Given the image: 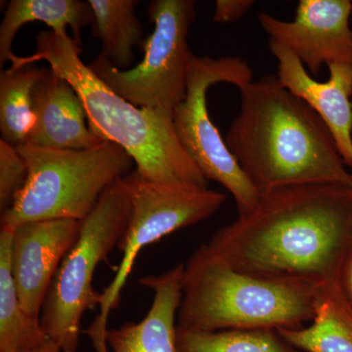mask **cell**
I'll return each mask as SVG.
<instances>
[{
    "instance_id": "1",
    "label": "cell",
    "mask_w": 352,
    "mask_h": 352,
    "mask_svg": "<svg viewBox=\"0 0 352 352\" xmlns=\"http://www.w3.org/2000/svg\"><path fill=\"white\" fill-rule=\"evenodd\" d=\"M236 270L340 283L352 256V185L309 183L261 193L256 208L207 244Z\"/></svg>"
},
{
    "instance_id": "2",
    "label": "cell",
    "mask_w": 352,
    "mask_h": 352,
    "mask_svg": "<svg viewBox=\"0 0 352 352\" xmlns=\"http://www.w3.org/2000/svg\"><path fill=\"white\" fill-rule=\"evenodd\" d=\"M240 94L226 142L259 193L309 183L351 184L327 124L277 76L252 80Z\"/></svg>"
},
{
    "instance_id": "3",
    "label": "cell",
    "mask_w": 352,
    "mask_h": 352,
    "mask_svg": "<svg viewBox=\"0 0 352 352\" xmlns=\"http://www.w3.org/2000/svg\"><path fill=\"white\" fill-rule=\"evenodd\" d=\"M80 45L68 32H41L36 52L11 56L10 69L45 61L74 87L87 113L88 126L105 142L120 146L151 182L208 188V180L183 150L173 126V112L139 108L113 91L80 59Z\"/></svg>"
},
{
    "instance_id": "4",
    "label": "cell",
    "mask_w": 352,
    "mask_h": 352,
    "mask_svg": "<svg viewBox=\"0 0 352 352\" xmlns=\"http://www.w3.org/2000/svg\"><path fill=\"white\" fill-rule=\"evenodd\" d=\"M322 284L236 270L201 245L184 264L177 325L188 330H280L314 320Z\"/></svg>"
},
{
    "instance_id": "5",
    "label": "cell",
    "mask_w": 352,
    "mask_h": 352,
    "mask_svg": "<svg viewBox=\"0 0 352 352\" xmlns=\"http://www.w3.org/2000/svg\"><path fill=\"white\" fill-rule=\"evenodd\" d=\"M28 166L24 186L1 214V226L72 219L82 222L104 192L131 173L134 161L120 146L104 142L88 150L18 146Z\"/></svg>"
},
{
    "instance_id": "6",
    "label": "cell",
    "mask_w": 352,
    "mask_h": 352,
    "mask_svg": "<svg viewBox=\"0 0 352 352\" xmlns=\"http://www.w3.org/2000/svg\"><path fill=\"white\" fill-rule=\"evenodd\" d=\"M131 201L119 180L111 185L87 219L80 236L58 270L44 300L41 325L62 352H78L83 315L99 307L94 289L95 270L118 248L126 232Z\"/></svg>"
},
{
    "instance_id": "7",
    "label": "cell",
    "mask_w": 352,
    "mask_h": 352,
    "mask_svg": "<svg viewBox=\"0 0 352 352\" xmlns=\"http://www.w3.org/2000/svg\"><path fill=\"white\" fill-rule=\"evenodd\" d=\"M119 183L131 201V212L118 245L122 261L113 281L101 293L96 318L85 331L96 352H110L106 340L109 315L119 305L139 252L164 236L208 219L226 200L214 190L154 182L136 170L120 177Z\"/></svg>"
},
{
    "instance_id": "8",
    "label": "cell",
    "mask_w": 352,
    "mask_h": 352,
    "mask_svg": "<svg viewBox=\"0 0 352 352\" xmlns=\"http://www.w3.org/2000/svg\"><path fill=\"white\" fill-rule=\"evenodd\" d=\"M195 6L193 0H153L148 12L154 31L143 43L142 61L120 69L101 52L90 69L133 105L173 112L186 96L193 56L187 38L196 19Z\"/></svg>"
},
{
    "instance_id": "9",
    "label": "cell",
    "mask_w": 352,
    "mask_h": 352,
    "mask_svg": "<svg viewBox=\"0 0 352 352\" xmlns=\"http://www.w3.org/2000/svg\"><path fill=\"white\" fill-rule=\"evenodd\" d=\"M252 80L251 67L242 58L193 54L186 96L173 110V126L183 150L206 179L219 183L233 196L239 217L256 208L261 194L245 175L210 119L207 94L217 83H231L240 89Z\"/></svg>"
},
{
    "instance_id": "10",
    "label": "cell",
    "mask_w": 352,
    "mask_h": 352,
    "mask_svg": "<svg viewBox=\"0 0 352 352\" xmlns=\"http://www.w3.org/2000/svg\"><path fill=\"white\" fill-rule=\"evenodd\" d=\"M351 13L349 0H300L293 21L266 12L258 19L270 41L291 51L317 76L324 64L352 65Z\"/></svg>"
},
{
    "instance_id": "11",
    "label": "cell",
    "mask_w": 352,
    "mask_h": 352,
    "mask_svg": "<svg viewBox=\"0 0 352 352\" xmlns=\"http://www.w3.org/2000/svg\"><path fill=\"white\" fill-rule=\"evenodd\" d=\"M80 224L72 219L38 220L13 229L11 270L21 307L32 320L41 322L44 300L80 236Z\"/></svg>"
},
{
    "instance_id": "12",
    "label": "cell",
    "mask_w": 352,
    "mask_h": 352,
    "mask_svg": "<svg viewBox=\"0 0 352 352\" xmlns=\"http://www.w3.org/2000/svg\"><path fill=\"white\" fill-rule=\"evenodd\" d=\"M277 60V78L324 120L346 166H352V65H328L330 78L317 82L291 51L270 41Z\"/></svg>"
},
{
    "instance_id": "13",
    "label": "cell",
    "mask_w": 352,
    "mask_h": 352,
    "mask_svg": "<svg viewBox=\"0 0 352 352\" xmlns=\"http://www.w3.org/2000/svg\"><path fill=\"white\" fill-rule=\"evenodd\" d=\"M34 124L25 144L55 150H88L105 141L88 126L80 97L52 69H43L32 94Z\"/></svg>"
},
{
    "instance_id": "14",
    "label": "cell",
    "mask_w": 352,
    "mask_h": 352,
    "mask_svg": "<svg viewBox=\"0 0 352 352\" xmlns=\"http://www.w3.org/2000/svg\"><path fill=\"white\" fill-rule=\"evenodd\" d=\"M183 270L184 263L163 274L139 279V283L154 293L151 307L138 323L127 322L119 328L109 329L106 340L111 352H176Z\"/></svg>"
},
{
    "instance_id": "15",
    "label": "cell",
    "mask_w": 352,
    "mask_h": 352,
    "mask_svg": "<svg viewBox=\"0 0 352 352\" xmlns=\"http://www.w3.org/2000/svg\"><path fill=\"white\" fill-rule=\"evenodd\" d=\"M311 325L280 329L291 346L305 352H352V305L340 283L322 284Z\"/></svg>"
},
{
    "instance_id": "16",
    "label": "cell",
    "mask_w": 352,
    "mask_h": 352,
    "mask_svg": "<svg viewBox=\"0 0 352 352\" xmlns=\"http://www.w3.org/2000/svg\"><path fill=\"white\" fill-rule=\"evenodd\" d=\"M32 22L43 23L57 34L69 28L73 39L82 44V31L94 22L88 1L80 0H11L0 25V66L10 61L14 38L21 28Z\"/></svg>"
},
{
    "instance_id": "17",
    "label": "cell",
    "mask_w": 352,
    "mask_h": 352,
    "mask_svg": "<svg viewBox=\"0 0 352 352\" xmlns=\"http://www.w3.org/2000/svg\"><path fill=\"white\" fill-rule=\"evenodd\" d=\"M13 229L0 230V352H25L47 342L41 322L30 318L22 307L11 270Z\"/></svg>"
},
{
    "instance_id": "18",
    "label": "cell",
    "mask_w": 352,
    "mask_h": 352,
    "mask_svg": "<svg viewBox=\"0 0 352 352\" xmlns=\"http://www.w3.org/2000/svg\"><path fill=\"white\" fill-rule=\"evenodd\" d=\"M94 14V34L103 44L102 53L113 66L127 69L134 47L143 43V29L135 16L136 0H88Z\"/></svg>"
},
{
    "instance_id": "19",
    "label": "cell",
    "mask_w": 352,
    "mask_h": 352,
    "mask_svg": "<svg viewBox=\"0 0 352 352\" xmlns=\"http://www.w3.org/2000/svg\"><path fill=\"white\" fill-rule=\"evenodd\" d=\"M43 69L25 66L0 74V131L2 140L25 144L34 124L32 94Z\"/></svg>"
},
{
    "instance_id": "20",
    "label": "cell",
    "mask_w": 352,
    "mask_h": 352,
    "mask_svg": "<svg viewBox=\"0 0 352 352\" xmlns=\"http://www.w3.org/2000/svg\"><path fill=\"white\" fill-rule=\"evenodd\" d=\"M176 352H300L277 330L201 332L177 325Z\"/></svg>"
},
{
    "instance_id": "21",
    "label": "cell",
    "mask_w": 352,
    "mask_h": 352,
    "mask_svg": "<svg viewBox=\"0 0 352 352\" xmlns=\"http://www.w3.org/2000/svg\"><path fill=\"white\" fill-rule=\"evenodd\" d=\"M28 166L17 147L0 139V210L10 207L16 194L24 186Z\"/></svg>"
},
{
    "instance_id": "22",
    "label": "cell",
    "mask_w": 352,
    "mask_h": 352,
    "mask_svg": "<svg viewBox=\"0 0 352 352\" xmlns=\"http://www.w3.org/2000/svg\"><path fill=\"white\" fill-rule=\"evenodd\" d=\"M254 6L252 0H217L214 20L217 23H232L242 19Z\"/></svg>"
},
{
    "instance_id": "23",
    "label": "cell",
    "mask_w": 352,
    "mask_h": 352,
    "mask_svg": "<svg viewBox=\"0 0 352 352\" xmlns=\"http://www.w3.org/2000/svg\"><path fill=\"white\" fill-rule=\"evenodd\" d=\"M340 284L342 286V291L346 294L347 300H349L352 305V256L347 261L344 272H342V278H340Z\"/></svg>"
},
{
    "instance_id": "24",
    "label": "cell",
    "mask_w": 352,
    "mask_h": 352,
    "mask_svg": "<svg viewBox=\"0 0 352 352\" xmlns=\"http://www.w3.org/2000/svg\"><path fill=\"white\" fill-rule=\"evenodd\" d=\"M25 352H62V351L57 344H55L52 340H48L47 342L41 344V346Z\"/></svg>"
},
{
    "instance_id": "25",
    "label": "cell",
    "mask_w": 352,
    "mask_h": 352,
    "mask_svg": "<svg viewBox=\"0 0 352 352\" xmlns=\"http://www.w3.org/2000/svg\"><path fill=\"white\" fill-rule=\"evenodd\" d=\"M351 168H352V166H351ZM351 184H352V173H351Z\"/></svg>"
}]
</instances>
